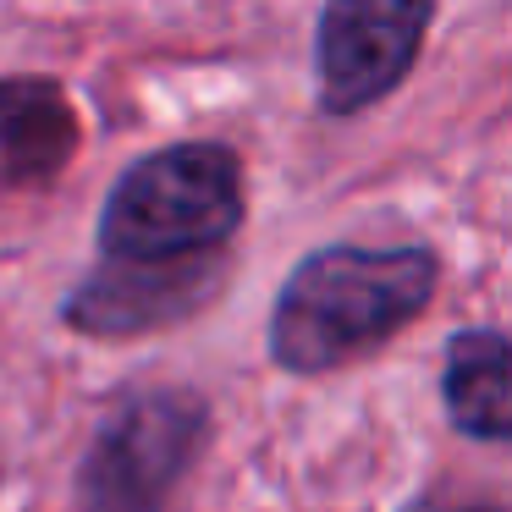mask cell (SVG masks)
I'll return each instance as SVG.
<instances>
[{"instance_id": "1", "label": "cell", "mask_w": 512, "mask_h": 512, "mask_svg": "<svg viewBox=\"0 0 512 512\" xmlns=\"http://www.w3.org/2000/svg\"><path fill=\"white\" fill-rule=\"evenodd\" d=\"M441 292L430 243H325L281 276L265 320L270 364L287 375H331L397 342Z\"/></svg>"}, {"instance_id": "2", "label": "cell", "mask_w": 512, "mask_h": 512, "mask_svg": "<svg viewBox=\"0 0 512 512\" xmlns=\"http://www.w3.org/2000/svg\"><path fill=\"white\" fill-rule=\"evenodd\" d=\"M243 221V155L221 138H182L138 155L111 182L94 221V248L111 265H188L221 259Z\"/></svg>"}, {"instance_id": "3", "label": "cell", "mask_w": 512, "mask_h": 512, "mask_svg": "<svg viewBox=\"0 0 512 512\" xmlns=\"http://www.w3.org/2000/svg\"><path fill=\"white\" fill-rule=\"evenodd\" d=\"M215 441V408L188 380H127L111 391L72 468L78 512H171Z\"/></svg>"}, {"instance_id": "4", "label": "cell", "mask_w": 512, "mask_h": 512, "mask_svg": "<svg viewBox=\"0 0 512 512\" xmlns=\"http://www.w3.org/2000/svg\"><path fill=\"white\" fill-rule=\"evenodd\" d=\"M441 0H325L314 23L320 116L353 122L413 78Z\"/></svg>"}, {"instance_id": "5", "label": "cell", "mask_w": 512, "mask_h": 512, "mask_svg": "<svg viewBox=\"0 0 512 512\" xmlns=\"http://www.w3.org/2000/svg\"><path fill=\"white\" fill-rule=\"evenodd\" d=\"M226 276L221 259H188V265H100L61 298V325L89 342H133L149 331H171V325L193 320L204 303L215 298Z\"/></svg>"}, {"instance_id": "6", "label": "cell", "mask_w": 512, "mask_h": 512, "mask_svg": "<svg viewBox=\"0 0 512 512\" xmlns=\"http://www.w3.org/2000/svg\"><path fill=\"white\" fill-rule=\"evenodd\" d=\"M78 155V111L56 78H0V193L50 188Z\"/></svg>"}, {"instance_id": "7", "label": "cell", "mask_w": 512, "mask_h": 512, "mask_svg": "<svg viewBox=\"0 0 512 512\" xmlns=\"http://www.w3.org/2000/svg\"><path fill=\"white\" fill-rule=\"evenodd\" d=\"M441 408L474 446H512V342L501 325H463L441 353Z\"/></svg>"}, {"instance_id": "8", "label": "cell", "mask_w": 512, "mask_h": 512, "mask_svg": "<svg viewBox=\"0 0 512 512\" xmlns=\"http://www.w3.org/2000/svg\"><path fill=\"white\" fill-rule=\"evenodd\" d=\"M397 512H507V501H501V490H490V485L430 479V485H419Z\"/></svg>"}, {"instance_id": "9", "label": "cell", "mask_w": 512, "mask_h": 512, "mask_svg": "<svg viewBox=\"0 0 512 512\" xmlns=\"http://www.w3.org/2000/svg\"><path fill=\"white\" fill-rule=\"evenodd\" d=\"M0 479H6V446H0Z\"/></svg>"}]
</instances>
